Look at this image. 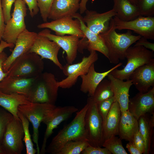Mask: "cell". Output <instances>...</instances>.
Wrapping results in <instances>:
<instances>
[{
	"instance_id": "21",
	"label": "cell",
	"mask_w": 154,
	"mask_h": 154,
	"mask_svg": "<svg viewBox=\"0 0 154 154\" xmlns=\"http://www.w3.org/2000/svg\"><path fill=\"white\" fill-rule=\"evenodd\" d=\"M36 78H26L7 75L0 82V91L8 94H18L25 96Z\"/></svg>"
},
{
	"instance_id": "34",
	"label": "cell",
	"mask_w": 154,
	"mask_h": 154,
	"mask_svg": "<svg viewBox=\"0 0 154 154\" xmlns=\"http://www.w3.org/2000/svg\"><path fill=\"white\" fill-rule=\"evenodd\" d=\"M13 117V116L10 113L3 108H0V146L7 127Z\"/></svg>"
},
{
	"instance_id": "9",
	"label": "cell",
	"mask_w": 154,
	"mask_h": 154,
	"mask_svg": "<svg viewBox=\"0 0 154 154\" xmlns=\"http://www.w3.org/2000/svg\"><path fill=\"white\" fill-rule=\"evenodd\" d=\"M98 58L96 51H92L88 56L84 57L80 62L74 64L67 63L64 65L62 70L67 77L57 82L58 86L63 89H68L72 87L76 83L78 77L86 74L91 66Z\"/></svg>"
},
{
	"instance_id": "12",
	"label": "cell",
	"mask_w": 154,
	"mask_h": 154,
	"mask_svg": "<svg viewBox=\"0 0 154 154\" xmlns=\"http://www.w3.org/2000/svg\"><path fill=\"white\" fill-rule=\"evenodd\" d=\"M71 17L62 18L39 24L37 27L40 29H50L55 32L56 35L63 36L65 35H74L82 38L84 35L81 30L79 20Z\"/></svg>"
},
{
	"instance_id": "44",
	"label": "cell",
	"mask_w": 154,
	"mask_h": 154,
	"mask_svg": "<svg viewBox=\"0 0 154 154\" xmlns=\"http://www.w3.org/2000/svg\"><path fill=\"white\" fill-rule=\"evenodd\" d=\"M5 23L0 0V42L2 40V37L4 30Z\"/></svg>"
},
{
	"instance_id": "33",
	"label": "cell",
	"mask_w": 154,
	"mask_h": 154,
	"mask_svg": "<svg viewBox=\"0 0 154 154\" xmlns=\"http://www.w3.org/2000/svg\"><path fill=\"white\" fill-rule=\"evenodd\" d=\"M121 140L116 135H112L104 140L102 146L107 149L111 154H127L123 147Z\"/></svg>"
},
{
	"instance_id": "46",
	"label": "cell",
	"mask_w": 154,
	"mask_h": 154,
	"mask_svg": "<svg viewBox=\"0 0 154 154\" xmlns=\"http://www.w3.org/2000/svg\"><path fill=\"white\" fill-rule=\"evenodd\" d=\"M15 46L13 44L8 43L2 40L0 42V52L3 51L6 48L9 47L13 48L15 47Z\"/></svg>"
},
{
	"instance_id": "8",
	"label": "cell",
	"mask_w": 154,
	"mask_h": 154,
	"mask_svg": "<svg viewBox=\"0 0 154 154\" xmlns=\"http://www.w3.org/2000/svg\"><path fill=\"white\" fill-rule=\"evenodd\" d=\"M12 17L5 24L2 40L15 45L19 35L26 28L25 18L27 8L23 0H16Z\"/></svg>"
},
{
	"instance_id": "7",
	"label": "cell",
	"mask_w": 154,
	"mask_h": 154,
	"mask_svg": "<svg viewBox=\"0 0 154 154\" xmlns=\"http://www.w3.org/2000/svg\"><path fill=\"white\" fill-rule=\"evenodd\" d=\"M88 108L84 118V127L87 141L90 145L102 147L104 142L103 123L97 108V103L91 97L88 98Z\"/></svg>"
},
{
	"instance_id": "20",
	"label": "cell",
	"mask_w": 154,
	"mask_h": 154,
	"mask_svg": "<svg viewBox=\"0 0 154 154\" xmlns=\"http://www.w3.org/2000/svg\"><path fill=\"white\" fill-rule=\"evenodd\" d=\"M122 63L119 62L108 70L102 72L96 71L94 63L90 66L89 70L86 74L80 76L82 82L80 90L84 93H88L89 97L92 96L99 84L114 69L121 66Z\"/></svg>"
},
{
	"instance_id": "13",
	"label": "cell",
	"mask_w": 154,
	"mask_h": 154,
	"mask_svg": "<svg viewBox=\"0 0 154 154\" xmlns=\"http://www.w3.org/2000/svg\"><path fill=\"white\" fill-rule=\"evenodd\" d=\"M60 48L54 42L37 33L34 42L29 52L36 53L40 56L42 59L50 60L62 70L63 66L59 62L58 57Z\"/></svg>"
},
{
	"instance_id": "11",
	"label": "cell",
	"mask_w": 154,
	"mask_h": 154,
	"mask_svg": "<svg viewBox=\"0 0 154 154\" xmlns=\"http://www.w3.org/2000/svg\"><path fill=\"white\" fill-rule=\"evenodd\" d=\"M112 18L114 27L116 29L132 30L147 39L154 40V17L140 16L129 21H124L116 16Z\"/></svg>"
},
{
	"instance_id": "26",
	"label": "cell",
	"mask_w": 154,
	"mask_h": 154,
	"mask_svg": "<svg viewBox=\"0 0 154 154\" xmlns=\"http://www.w3.org/2000/svg\"><path fill=\"white\" fill-rule=\"evenodd\" d=\"M139 130L143 139L144 143L143 154H148L151 151L154 127V114H146L138 119Z\"/></svg>"
},
{
	"instance_id": "24",
	"label": "cell",
	"mask_w": 154,
	"mask_h": 154,
	"mask_svg": "<svg viewBox=\"0 0 154 154\" xmlns=\"http://www.w3.org/2000/svg\"><path fill=\"white\" fill-rule=\"evenodd\" d=\"M73 18L78 19L80 22L81 30L87 39V49L90 52L92 51H98L108 59V51L100 36L94 33L88 29L82 20V17L80 14L76 13L73 16Z\"/></svg>"
},
{
	"instance_id": "35",
	"label": "cell",
	"mask_w": 154,
	"mask_h": 154,
	"mask_svg": "<svg viewBox=\"0 0 154 154\" xmlns=\"http://www.w3.org/2000/svg\"><path fill=\"white\" fill-rule=\"evenodd\" d=\"M137 6L139 9L140 16H154V0H139Z\"/></svg>"
},
{
	"instance_id": "41",
	"label": "cell",
	"mask_w": 154,
	"mask_h": 154,
	"mask_svg": "<svg viewBox=\"0 0 154 154\" xmlns=\"http://www.w3.org/2000/svg\"><path fill=\"white\" fill-rule=\"evenodd\" d=\"M27 5L29 14L31 17L36 15L39 11L37 0H23Z\"/></svg>"
},
{
	"instance_id": "37",
	"label": "cell",
	"mask_w": 154,
	"mask_h": 154,
	"mask_svg": "<svg viewBox=\"0 0 154 154\" xmlns=\"http://www.w3.org/2000/svg\"><path fill=\"white\" fill-rule=\"evenodd\" d=\"M54 0H37L38 6L43 21L47 22L52 5Z\"/></svg>"
},
{
	"instance_id": "32",
	"label": "cell",
	"mask_w": 154,
	"mask_h": 154,
	"mask_svg": "<svg viewBox=\"0 0 154 154\" xmlns=\"http://www.w3.org/2000/svg\"><path fill=\"white\" fill-rule=\"evenodd\" d=\"M89 145L86 140L70 141L63 145L58 154H80Z\"/></svg>"
},
{
	"instance_id": "39",
	"label": "cell",
	"mask_w": 154,
	"mask_h": 154,
	"mask_svg": "<svg viewBox=\"0 0 154 154\" xmlns=\"http://www.w3.org/2000/svg\"><path fill=\"white\" fill-rule=\"evenodd\" d=\"M82 154H111L106 148L89 145L81 153Z\"/></svg>"
},
{
	"instance_id": "42",
	"label": "cell",
	"mask_w": 154,
	"mask_h": 154,
	"mask_svg": "<svg viewBox=\"0 0 154 154\" xmlns=\"http://www.w3.org/2000/svg\"><path fill=\"white\" fill-rule=\"evenodd\" d=\"M147 39L141 37L135 42V46H142L145 48L154 52V44L148 41Z\"/></svg>"
},
{
	"instance_id": "36",
	"label": "cell",
	"mask_w": 154,
	"mask_h": 154,
	"mask_svg": "<svg viewBox=\"0 0 154 154\" xmlns=\"http://www.w3.org/2000/svg\"><path fill=\"white\" fill-rule=\"evenodd\" d=\"M116 101L113 97L97 103L98 111L101 117L103 125L112 104Z\"/></svg>"
},
{
	"instance_id": "25",
	"label": "cell",
	"mask_w": 154,
	"mask_h": 154,
	"mask_svg": "<svg viewBox=\"0 0 154 154\" xmlns=\"http://www.w3.org/2000/svg\"><path fill=\"white\" fill-rule=\"evenodd\" d=\"M138 130V119L128 110L121 112L118 133L120 138L131 142L133 136Z\"/></svg>"
},
{
	"instance_id": "28",
	"label": "cell",
	"mask_w": 154,
	"mask_h": 154,
	"mask_svg": "<svg viewBox=\"0 0 154 154\" xmlns=\"http://www.w3.org/2000/svg\"><path fill=\"white\" fill-rule=\"evenodd\" d=\"M30 102L23 95L8 94L0 91V106L11 114L16 119H20L18 115L19 106Z\"/></svg>"
},
{
	"instance_id": "30",
	"label": "cell",
	"mask_w": 154,
	"mask_h": 154,
	"mask_svg": "<svg viewBox=\"0 0 154 154\" xmlns=\"http://www.w3.org/2000/svg\"><path fill=\"white\" fill-rule=\"evenodd\" d=\"M114 96V94L111 87L110 81L103 79L97 87L92 97L96 103Z\"/></svg>"
},
{
	"instance_id": "16",
	"label": "cell",
	"mask_w": 154,
	"mask_h": 154,
	"mask_svg": "<svg viewBox=\"0 0 154 154\" xmlns=\"http://www.w3.org/2000/svg\"><path fill=\"white\" fill-rule=\"evenodd\" d=\"M128 110L137 119L154 110V87L145 93L139 92L129 99Z\"/></svg>"
},
{
	"instance_id": "43",
	"label": "cell",
	"mask_w": 154,
	"mask_h": 154,
	"mask_svg": "<svg viewBox=\"0 0 154 154\" xmlns=\"http://www.w3.org/2000/svg\"><path fill=\"white\" fill-rule=\"evenodd\" d=\"M7 57L4 51L0 52V82L7 75V72L4 71L3 67V63Z\"/></svg>"
},
{
	"instance_id": "18",
	"label": "cell",
	"mask_w": 154,
	"mask_h": 154,
	"mask_svg": "<svg viewBox=\"0 0 154 154\" xmlns=\"http://www.w3.org/2000/svg\"><path fill=\"white\" fill-rule=\"evenodd\" d=\"M37 33L31 32L27 29L22 32L17 39L14 48L3 64V69L7 72L13 61L17 58L28 52L32 47Z\"/></svg>"
},
{
	"instance_id": "48",
	"label": "cell",
	"mask_w": 154,
	"mask_h": 154,
	"mask_svg": "<svg viewBox=\"0 0 154 154\" xmlns=\"http://www.w3.org/2000/svg\"><path fill=\"white\" fill-rule=\"evenodd\" d=\"M132 4L137 5V3L139 0H129Z\"/></svg>"
},
{
	"instance_id": "15",
	"label": "cell",
	"mask_w": 154,
	"mask_h": 154,
	"mask_svg": "<svg viewBox=\"0 0 154 154\" xmlns=\"http://www.w3.org/2000/svg\"><path fill=\"white\" fill-rule=\"evenodd\" d=\"M78 109L73 106L56 107L48 120L45 124L46 127L44 134L40 154L46 153V143L48 138L53 132V130L63 121L68 118L77 112Z\"/></svg>"
},
{
	"instance_id": "6",
	"label": "cell",
	"mask_w": 154,
	"mask_h": 154,
	"mask_svg": "<svg viewBox=\"0 0 154 154\" xmlns=\"http://www.w3.org/2000/svg\"><path fill=\"white\" fill-rule=\"evenodd\" d=\"M44 69V62L39 56L28 52L17 58L7 72L10 76L32 78L40 75Z\"/></svg>"
},
{
	"instance_id": "4",
	"label": "cell",
	"mask_w": 154,
	"mask_h": 154,
	"mask_svg": "<svg viewBox=\"0 0 154 154\" xmlns=\"http://www.w3.org/2000/svg\"><path fill=\"white\" fill-rule=\"evenodd\" d=\"M56 107L55 105L47 103L31 102L20 105L18 107V110L32 124L33 141L35 144L38 154H40V152L38 142L39 127L42 122L45 124Z\"/></svg>"
},
{
	"instance_id": "31",
	"label": "cell",
	"mask_w": 154,
	"mask_h": 154,
	"mask_svg": "<svg viewBox=\"0 0 154 154\" xmlns=\"http://www.w3.org/2000/svg\"><path fill=\"white\" fill-rule=\"evenodd\" d=\"M18 115L21 120L24 130V136L23 141H24L26 148L27 154H35L37 153L36 149L34 147L31 139L29 127V121L25 116L18 110Z\"/></svg>"
},
{
	"instance_id": "2",
	"label": "cell",
	"mask_w": 154,
	"mask_h": 154,
	"mask_svg": "<svg viewBox=\"0 0 154 154\" xmlns=\"http://www.w3.org/2000/svg\"><path fill=\"white\" fill-rule=\"evenodd\" d=\"M111 19L108 29L99 35L103 39L107 48L108 58L112 64H117L120 60L125 59V53L127 48L141 37L134 35L128 30L125 33H117L114 27Z\"/></svg>"
},
{
	"instance_id": "29",
	"label": "cell",
	"mask_w": 154,
	"mask_h": 154,
	"mask_svg": "<svg viewBox=\"0 0 154 154\" xmlns=\"http://www.w3.org/2000/svg\"><path fill=\"white\" fill-rule=\"evenodd\" d=\"M113 9L116 13V16L124 21L134 19L140 16L137 6L129 0H113Z\"/></svg>"
},
{
	"instance_id": "1",
	"label": "cell",
	"mask_w": 154,
	"mask_h": 154,
	"mask_svg": "<svg viewBox=\"0 0 154 154\" xmlns=\"http://www.w3.org/2000/svg\"><path fill=\"white\" fill-rule=\"evenodd\" d=\"M88 108L87 104L76 113L68 124L60 130L46 147V153L58 154L63 145L71 141H87L84 127V118Z\"/></svg>"
},
{
	"instance_id": "47",
	"label": "cell",
	"mask_w": 154,
	"mask_h": 154,
	"mask_svg": "<svg viewBox=\"0 0 154 154\" xmlns=\"http://www.w3.org/2000/svg\"><path fill=\"white\" fill-rule=\"evenodd\" d=\"M88 0H81L80 3L79 10L81 14L85 13L87 9H86V4Z\"/></svg>"
},
{
	"instance_id": "49",
	"label": "cell",
	"mask_w": 154,
	"mask_h": 154,
	"mask_svg": "<svg viewBox=\"0 0 154 154\" xmlns=\"http://www.w3.org/2000/svg\"><path fill=\"white\" fill-rule=\"evenodd\" d=\"M0 154H5V152L0 146Z\"/></svg>"
},
{
	"instance_id": "23",
	"label": "cell",
	"mask_w": 154,
	"mask_h": 154,
	"mask_svg": "<svg viewBox=\"0 0 154 154\" xmlns=\"http://www.w3.org/2000/svg\"><path fill=\"white\" fill-rule=\"evenodd\" d=\"M81 0H54L48 19L53 20L73 16L79 9Z\"/></svg>"
},
{
	"instance_id": "17",
	"label": "cell",
	"mask_w": 154,
	"mask_h": 154,
	"mask_svg": "<svg viewBox=\"0 0 154 154\" xmlns=\"http://www.w3.org/2000/svg\"><path fill=\"white\" fill-rule=\"evenodd\" d=\"M85 13V15L82 17L83 21L89 30L97 35L104 33L108 29L111 19L116 15L113 9L102 13L87 9Z\"/></svg>"
},
{
	"instance_id": "3",
	"label": "cell",
	"mask_w": 154,
	"mask_h": 154,
	"mask_svg": "<svg viewBox=\"0 0 154 154\" xmlns=\"http://www.w3.org/2000/svg\"><path fill=\"white\" fill-rule=\"evenodd\" d=\"M53 74L42 72L36 77L24 96L30 102L55 105L59 87Z\"/></svg>"
},
{
	"instance_id": "19",
	"label": "cell",
	"mask_w": 154,
	"mask_h": 154,
	"mask_svg": "<svg viewBox=\"0 0 154 154\" xmlns=\"http://www.w3.org/2000/svg\"><path fill=\"white\" fill-rule=\"evenodd\" d=\"M129 79L139 92L146 93L154 87V58L135 70Z\"/></svg>"
},
{
	"instance_id": "14",
	"label": "cell",
	"mask_w": 154,
	"mask_h": 154,
	"mask_svg": "<svg viewBox=\"0 0 154 154\" xmlns=\"http://www.w3.org/2000/svg\"><path fill=\"white\" fill-rule=\"evenodd\" d=\"M38 34L45 36L53 41L66 52V59L68 64H72L77 57L80 41L78 37L74 35L59 36L51 33L48 29H45Z\"/></svg>"
},
{
	"instance_id": "45",
	"label": "cell",
	"mask_w": 154,
	"mask_h": 154,
	"mask_svg": "<svg viewBox=\"0 0 154 154\" xmlns=\"http://www.w3.org/2000/svg\"><path fill=\"white\" fill-rule=\"evenodd\" d=\"M126 147L131 154H142L141 152L135 147L133 142H129L126 146Z\"/></svg>"
},
{
	"instance_id": "38",
	"label": "cell",
	"mask_w": 154,
	"mask_h": 154,
	"mask_svg": "<svg viewBox=\"0 0 154 154\" xmlns=\"http://www.w3.org/2000/svg\"><path fill=\"white\" fill-rule=\"evenodd\" d=\"M16 0H1V5L5 24L11 18V7Z\"/></svg>"
},
{
	"instance_id": "10",
	"label": "cell",
	"mask_w": 154,
	"mask_h": 154,
	"mask_svg": "<svg viewBox=\"0 0 154 154\" xmlns=\"http://www.w3.org/2000/svg\"><path fill=\"white\" fill-rule=\"evenodd\" d=\"M24 136L21 120L13 117L7 127L1 146L5 154H21L24 148Z\"/></svg>"
},
{
	"instance_id": "22",
	"label": "cell",
	"mask_w": 154,
	"mask_h": 154,
	"mask_svg": "<svg viewBox=\"0 0 154 154\" xmlns=\"http://www.w3.org/2000/svg\"><path fill=\"white\" fill-rule=\"evenodd\" d=\"M110 81L111 87L116 100L119 104L121 112L128 110L129 102V92L133 85L130 79L124 81L109 74L107 76Z\"/></svg>"
},
{
	"instance_id": "5",
	"label": "cell",
	"mask_w": 154,
	"mask_h": 154,
	"mask_svg": "<svg viewBox=\"0 0 154 154\" xmlns=\"http://www.w3.org/2000/svg\"><path fill=\"white\" fill-rule=\"evenodd\" d=\"M154 52L142 46H130L126 50L125 58L127 63L121 69L116 68L110 74L122 80L129 79V77L136 69L150 62L154 58Z\"/></svg>"
},
{
	"instance_id": "40",
	"label": "cell",
	"mask_w": 154,
	"mask_h": 154,
	"mask_svg": "<svg viewBox=\"0 0 154 154\" xmlns=\"http://www.w3.org/2000/svg\"><path fill=\"white\" fill-rule=\"evenodd\" d=\"M132 142L141 153L143 154L144 151V142L139 130L134 134Z\"/></svg>"
},
{
	"instance_id": "27",
	"label": "cell",
	"mask_w": 154,
	"mask_h": 154,
	"mask_svg": "<svg viewBox=\"0 0 154 154\" xmlns=\"http://www.w3.org/2000/svg\"><path fill=\"white\" fill-rule=\"evenodd\" d=\"M121 114L119 104L115 101L112 104L103 125L104 141L112 135H118Z\"/></svg>"
}]
</instances>
